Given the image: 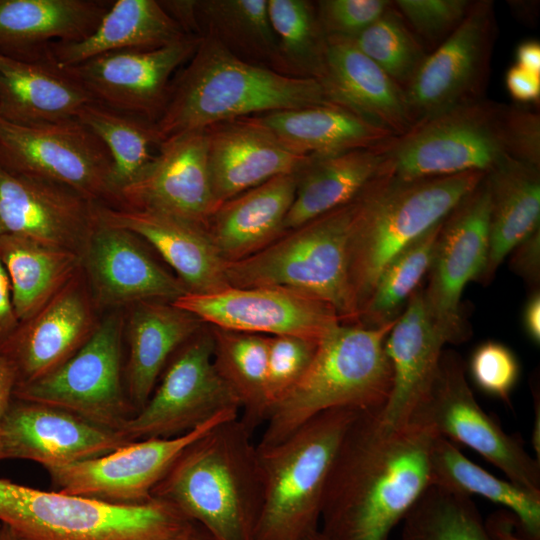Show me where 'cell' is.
I'll return each instance as SVG.
<instances>
[{
  "label": "cell",
  "mask_w": 540,
  "mask_h": 540,
  "mask_svg": "<svg viewBox=\"0 0 540 540\" xmlns=\"http://www.w3.org/2000/svg\"><path fill=\"white\" fill-rule=\"evenodd\" d=\"M16 375L9 361L0 353V461L2 454V426L5 415L14 397Z\"/></svg>",
  "instance_id": "cell-54"
},
{
  "label": "cell",
  "mask_w": 540,
  "mask_h": 540,
  "mask_svg": "<svg viewBox=\"0 0 540 540\" xmlns=\"http://www.w3.org/2000/svg\"><path fill=\"white\" fill-rule=\"evenodd\" d=\"M408 423L473 449L509 481L540 493V461L527 453L519 437L506 433L478 404L457 353L443 351L437 374Z\"/></svg>",
  "instance_id": "cell-12"
},
{
  "label": "cell",
  "mask_w": 540,
  "mask_h": 540,
  "mask_svg": "<svg viewBox=\"0 0 540 540\" xmlns=\"http://www.w3.org/2000/svg\"><path fill=\"white\" fill-rule=\"evenodd\" d=\"M208 164L218 204L282 174L298 172L312 156L300 155L249 117L205 129Z\"/></svg>",
  "instance_id": "cell-24"
},
{
  "label": "cell",
  "mask_w": 540,
  "mask_h": 540,
  "mask_svg": "<svg viewBox=\"0 0 540 540\" xmlns=\"http://www.w3.org/2000/svg\"><path fill=\"white\" fill-rule=\"evenodd\" d=\"M397 319L379 327L340 323L328 332L304 376L269 412L257 447L282 442L327 410L382 409L392 388L385 342Z\"/></svg>",
  "instance_id": "cell-5"
},
{
  "label": "cell",
  "mask_w": 540,
  "mask_h": 540,
  "mask_svg": "<svg viewBox=\"0 0 540 540\" xmlns=\"http://www.w3.org/2000/svg\"><path fill=\"white\" fill-rule=\"evenodd\" d=\"M112 2L0 0V55L23 61L46 59L52 44L89 37Z\"/></svg>",
  "instance_id": "cell-28"
},
{
  "label": "cell",
  "mask_w": 540,
  "mask_h": 540,
  "mask_svg": "<svg viewBox=\"0 0 540 540\" xmlns=\"http://www.w3.org/2000/svg\"><path fill=\"white\" fill-rule=\"evenodd\" d=\"M506 136L512 158L540 167L539 114L519 106H506Z\"/></svg>",
  "instance_id": "cell-49"
},
{
  "label": "cell",
  "mask_w": 540,
  "mask_h": 540,
  "mask_svg": "<svg viewBox=\"0 0 540 540\" xmlns=\"http://www.w3.org/2000/svg\"><path fill=\"white\" fill-rule=\"evenodd\" d=\"M0 523L25 540H177L195 522L156 498L113 504L0 478Z\"/></svg>",
  "instance_id": "cell-7"
},
{
  "label": "cell",
  "mask_w": 540,
  "mask_h": 540,
  "mask_svg": "<svg viewBox=\"0 0 540 540\" xmlns=\"http://www.w3.org/2000/svg\"><path fill=\"white\" fill-rule=\"evenodd\" d=\"M200 39L188 35L160 48L109 52L62 68L95 101L155 123L166 105L171 75L191 58Z\"/></svg>",
  "instance_id": "cell-18"
},
{
  "label": "cell",
  "mask_w": 540,
  "mask_h": 540,
  "mask_svg": "<svg viewBox=\"0 0 540 540\" xmlns=\"http://www.w3.org/2000/svg\"><path fill=\"white\" fill-rule=\"evenodd\" d=\"M177 540H215L203 527L194 523L193 526Z\"/></svg>",
  "instance_id": "cell-58"
},
{
  "label": "cell",
  "mask_w": 540,
  "mask_h": 540,
  "mask_svg": "<svg viewBox=\"0 0 540 540\" xmlns=\"http://www.w3.org/2000/svg\"><path fill=\"white\" fill-rule=\"evenodd\" d=\"M171 82L154 123L161 143L215 124L274 111L334 104L316 79L294 77L245 62L203 35Z\"/></svg>",
  "instance_id": "cell-3"
},
{
  "label": "cell",
  "mask_w": 540,
  "mask_h": 540,
  "mask_svg": "<svg viewBox=\"0 0 540 540\" xmlns=\"http://www.w3.org/2000/svg\"><path fill=\"white\" fill-rule=\"evenodd\" d=\"M130 307L124 380L129 400L138 412L174 353L205 324L169 301L147 300Z\"/></svg>",
  "instance_id": "cell-29"
},
{
  "label": "cell",
  "mask_w": 540,
  "mask_h": 540,
  "mask_svg": "<svg viewBox=\"0 0 540 540\" xmlns=\"http://www.w3.org/2000/svg\"><path fill=\"white\" fill-rule=\"evenodd\" d=\"M304 540H328L320 530H316L305 537Z\"/></svg>",
  "instance_id": "cell-60"
},
{
  "label": "cell",
  "mask_w": 540,
  "mask_h": 540,
  "mask_svg": "<svg viewBox=\"0 0 540 540\" xmlns=\"http://www.w3.org/2000/svg\"><path fill=\"white\" fill-rule=\"evenodd\" d=\"M249 118L289 149L305 156L374 148L396 138L336 104L274 111Z\"/></svg>",
  "instance_id": "cell-34"
},
{
  "label": "cell",
  "mask_w": 540,
  "mask_h": 540,
  "mask_svg": "<svg viewBox=\"0 0 540 540\" xmlns=\"http://www.w3.org/2000/svg\"><path fill=\"white\" fill-rule=\"evenodd\" d=\"M430 485L479 495L513 514L529 540H540V493L500 479L469 460L450 440L436 435L429 454Z\"/></svg>",
  "instance_id": "cell-37"
},
{
  "label": "cell",
  "mask_w": 540,
  "mask_h": 540,
  "mask_svg": "<svg viewBox=\"0 0 540 540\" xmlns=\"http://www.w3.org/2000/svg\"><path fill=\"white\" fill-rule=\"evenodd\" d=\"M267 6L282 73L321 83L326 74L327 37L318 20L315 2L267 0Z\"/></svg>",
  "instance_id": "cell-41"
},
{
  "label": "cell",
  "mask_w": 540,
  "mask_h": 540,
  "mask_svg": "<svg viewBox=\"0 0 540 540\" xmlns=\"http://www.w3.org/2000/svg\"><path fill=\"white\" fill-rule=\"evenodd\" d=\"M358 412L345 408L324 411L282 442L257 447L263 503L255 540H304L319 529L329 471Z\"/></svg>",
  "instance_id": "cell-8"
},
{
  "label": "cell",
  "mask_w": 540,
  "mask_h": 540,
  "mask_svg": "<svg viewBox=\"0 0 540 540\" xmlns=\"http://www.w3.org/2000/svg\"><path fill=\"white\" fill-rule=\"evenodd\" d=\"M400 540H496L470 496L430 485L402 520Z\"/></svg>",
  "instance_id": "cell-42"
},
{
  "label": "cell",
  "mask_w": 540,
  "mask_h": 540,
  "mask_svg": "<svg viewBox=\"0 0 540 540\" xmlns=\"http://www.w3.org/2000/svg\"><path fill=\"white\" fill-rule=\"evenodd\" d=\"M105 145L111 160V185L118 206L119 191L154 159L161 141L154 123L107 107L97 101L85 105L76 117Z\"/></svg>",
  "instance_id": "cell-40"
},
{
  "label": "cell",
  "mask_w": 540,
  "mask_h": 540,
  "mask_svg": "<svg viewBox=\"0 0 540 540\" xmlns=\"http://www.w3.org/2000/svg\"><path fill=\"white\" fill-rule=\"evenodd\" d=\"M495 33L493 3L473 2L463 21L427 55L404 89L414 126L481 99Z\"/></svg>",
  "instance_id": "cell-16"
},
{
  "label": "cell",
  "mask_w": 540,
  "mask_h": 540,
  "mask_svg": "<svg viewBox=\"0 0 540 540\" xmlns=\"http://www.w3.org/2000/svg\"><path fill=\"white\" fill-rule=\"evenodd\" d=\"M485 174L466 172L405 181L384 167L363 190L348 247V276L358 320L385 266L441 223Z\"/></svg>",
  "instance_id": "cell-4"
},
{
  "label": "cell",
  "mask_w": 540,
  "mask_h": 540,
  "mask_svg": "<svg viewBox=\"0 0 540 540\" xmlns=\"http://www.w3.org/2000/svg\"><path fill=\"white\" fill-rule=\"evenodd\" d=\"M96 203L43 179L0 165V235H18L80 251L98 222Z\"/></svg>",
  "instance_id": "cell-23"
},
{
  "label": "cell",
  "mask_w": 540,
  "mask_h": 540,
  "mask_svg": "<svg viewBox=\"0 0 540 540\" xmlns=\"http://www.w3.org/2000/svg\"><path fill=\"white\" fill-rule=\"evenodd\" d=\"M120 310L100 317L87 342L46 376L16 385L14 397L59 407L120 431L136 413L125 386Z\"/></svg>",
  "instance_id": "cell-10"
},
{
  "label": "cell",
  "mask_w": 540,
  "mask_h": 540,
  "mask_svg": "<svg viewBox=\"0 0 540 540\" xmlns=\"http://www.w3.org/2000/svg\"><path fill=\"white\" fill-rule=\"evenodd\" d=\"M296 184L297 172L278 175L217 207L206 230L226 263L253 255L284 233Z\"/></svg>",
  "instance_id": "cell-30"
},
{
  "label": "cell",
  "mask_w": 540,
  "mask_h": 540,
  "mask_svg": "<svg viewBox=\"0 0 540 540\" xmlns=\"http://www.w3.org/2000/svg\"><path fill=\"white\" fill-rule=\"evenodd\" d=\"M214 365L240 401L242 422L253 431L268 417V336L210 326Z\"/></svg>",
  "instance_id": "cell-39"
},
{
  "label": "cell",
  "mask_w": 540,
  "mask_h": 540,
  "mask_svg": "<svg viewBox=\"0 0 540 540\" xmlns=\"http://www.w3.org/2000/svg\"><path fill=\"white\" fill-rule=\"evenodd\" d=\"M97 217L102 223L128 230L150 244L189 293L208 294L229 286L226 262L204 226L157 211L100 204Z\"/></svg>",
  "instance_id": "cell-25"
},
{
  "label": "cell",
  "mask_w": 540,
  "mask_h": 540,
  "mask_svg": "<svg viewBox=\"0 0 540 540\" xmlns=\"http://www.w3.org/2000/svg\"><path fill=\"white\" fill-rule=\"evenodd\" d=\"M510 269L520 276L531 290L540 284V228L510 252Z\"/></svg>",
  "instance_id": "cell-50"
},
{
  "label": "cell",
  "mask_w": 540,
  "mask_h": 540,
  "mask_svg": "<svg viewBox=\"0 0 540 540\" xmlns=\"http://www.w3.org/2000/svg\"><path fill=\"white\" fill-rule=\"evenodd\" d=\"M186 36L158 1L117 0L89 37L54 43L47 55L59 67H69L109 52L160 48Z\"/></svg>",
  "instance_id": "cell-35"
},
{
  "label": "cell",
  "mask_w": 540,
  "mask_h": 540,
  "mask_svg": "<svg viewBox=\"0 0 540 540\" xmlns=\"http://www.w3.org/2000/svg\"><path fill=\"white\" fill-rule=\"evenodd\" d=\"M485 524L496 540H529L517 532V521L510 512L493 513Z\"/></svg>",
  "instance_id": "cell-55"
},
{
  "label": "cell",
  "mask_w": 540,
  "mask_h": 540,
  "mask_svg": "<svg viewBox=\"0 0 540 540\" xmlns=\"http://www.w3.org/2000/svg\"><path fill=\"white\" fill-rule=\"evenodd\" d=\"M506 106L479 99L415 125L389 142L385 168L405 181L487 173L510 156Z\"/></svg>",
  "instance_id": "cell-9"
},
{
  "label": "cell",
  "mask_w": 540,
  "mask_h": 540,
  "mask_svg": "<svg viewBox=\"0 0 540 540\" xmlns=\"http://www.w3.org/2000/svg\"><path fill=\"white\" fill-rule=\"evenodd\" d=\"M469 370L479 389L505 402L509 401L520 374L513 351L496 341L484 342L474 350Z\"/></svg>",
  "instance_id": "cell-46"
},
{
  "label": "cell",
  "mask_w": 540,
  "mask_h": 540,
  "mask_svg": "<svg viewBox=\"0 0 540 540\" xmlns=\"http://www.w3.org/2000/svg\"><path fill=\"white\" fill-rule=\"evenodd\" d=\"M215 540H255L263 475L252 432L240 417L189 444L152 490Z\"/></svg>",
  "instance_id": "cell-2"
},
{
  "label": "cell",
  "mask_w": 540,
  "mask_h": 540,
  "mask_svg": "<svg viewBox=\"0 0 540 540\" xmlns=\"http://www.w3.org/2000/svg\"><path fill=\"white\" fill-rule=\"evenodd\" d=\"M18 324L12 303L10 280L0 258V344L13 333Z\"/></svg>",
  "instance_id": "cell-53"
},
{
  "label": "cell",
  "mask_w": 540,
  "mask_h": 540,
  "mask_svg": "<svg viewBox=\"0 0 540 540\" xmlns=\"http://www.w3.org/2000/svg\"><path fill=\"white\" fill-rule=\"evenodd\" d=\"M158 2L187 35L201 37L196 14V0H161Z\"/></svg>",
  "instance_id": "cell-52"
},
{
  "label": "cell",
  "mask_w": 540,
  "mask_h": 540,
  "mask_svg": "<svg viewBox=\"0 0 540 540\" xmlns=\"http://www.w3.org/2000/svg\"><path fill=\"white\" fill-rule=\"evenodd\" d=\"M490 193L489 245L477 279L487 285L510 252L540 228V167L510 156L486 173Z\"/></svg>",
  "instance_id": "cell-33"
},
{
  "label": "cell",
  "mask_w": 540,
  "mask_h": 540,
  "mask_svg": "<svg viewBox=\"0 0 540 540\" xmlns=\"http://www.w3.org/2000/svg\"><path fill=\"white\" fill-rule=\"evenodd\" d=\"M0 258L19 322L39 311L81 272L78 252L18 235H0Z\"/></svg>",
  "instance_id": "cell-36"
},
{
  "label": "cell",
  "mask_w": 540,
  "mask_h": 540,
  "mask_svg": "<svg viewBox=\"0 0 540 540\" xmlns=\"http://www.w3.org/2000/svg\"><path fill=\"white\" fill-rule=\"evenodd\" d=\"M196 14L201 37L209 35L237 58L282 73L267 0H196Z\"/></svg>",
  "instance_id": "cell-38"
},
{
  "label": "cell",
  "mask_w": 540,
  "mask_h": 540,
  "mask_svg": "<svg viewBox=\"0 0 540 540\" xmlns=\"http://www.w3.org/2000/svg\"><path fill=\"white\" fill-rule=\"evenodd\" d=\"M227 410L183 435L135 440L99 457L46 469L55 491L113 504H141L182 451L217 424L238 417Z\"/></svg>",
  "instance_id": "cell-15"
},
{
  "label": "cell",
  "mask_w": 540,
  "mask_h": 540,
  "mask_svg": "<svg viewBox=\"0 0 540 540\" xmlns=\"http://www.w3.org/2000/svg\"><path fill=\"white\" fill-rule=\"evenodd\" d=\"M0 165L65 186L96 204L117 207L110 154L77 118L35 125L0 118Z\"/></svg>",
  "instance_id": "cell-11"
},
{
  "label": "cell",
  "mask_w": 540,
  "mask_h": 540,
  "mask_svg": "<svg viewBox=\"0 0 540 540\" xmlns=\"http://www.w3.org/2000/svg\"><path fill=\"white\" fill-rule=\"evenodd\" d=\"M522 324L528 338L535 344L540 343V291L532 290L522 313Z\"/></svg>",
  "instance_id": "cell-56"
},
{
  "label": "cell",
  "mask_w": 540,
  "mask_h": 540,
  "mask_svg": "<svg viewBox=\"0 0 540 540\" xmlns=\"http://www.w3.org/2000/svg\"><path fill=\"white\" fill-rule=\"evenodd\" d=\"M442 222L403 249L385 266L357 324L379 327L400 316L409 298L428 274Z\"/></svg>",
  "instance_id": "cell-43"
},
{
  "label": "cell",
  "mask_w": 540,
  "mask_h": 540,
  "mask_svg": "<svg viewBox=\"0 0 540 540\" xmlns=\"http://www.w3.org/2000/svg\"><path fill=\"white\" fill-rule=\"evenodd\" d=\"M352 41L403 89L428 55L393 2Z\"/></svg>",
  "instance_id": "cell-44"
},
{
  "label": "cell",
  "mask_w": 540,
  "mask_h": 540,
  "mask_svg": "<svg viewBox=\"0 0 540 540\" xmlns=\"http://www.w3.org/2000/svg\"><path fill=\"white\" fill-rule=\"evenodd\" d=\"M473 2L467 0H396L393 5L423 38H447L466 17Z\"/></svg>",
  "instance_id": "cell-47"
},
{
  "label": "cell",
  "mask_w": 540,
  "mask_h": 540,
  "mask_svg": "<svg viewBox=\"0 0 540 540\" xmlns=\"http://www.w3.org/2000/svg\"><path fill=\"white\" fill-rule=\"evenodd\" d=\"M318 343L319 341L293 335L268 336L266 366L268 415L304 376L315 356Z\"/></svg>",
  "instance_id": "cell-45"
},
{
  "label": "cell",
  "mask_w": 540,
  "mask_h": 540,
  "mask_svg": "<svg viewBox=\"0 0 540 540\" xmlns=\"http://www.w3.org/2000/svg\"><path fill=\"white\" fill-rule=\"evenodd\" d=\"M390 141L374 148L312 156L297 172L294 200L284 220V232L358 197L383 172Z\"/></svg>",
  "instance_id": "cell-32"
},
{
  "label": "cell",
  "mask_w": 540,
  "mask_h": 540,
  "mask_svg": "<svg viewBox=\"0 0 540 540\" xmlns=\"http://www.w3.org/2000/svg\"><path fill=\"white\" fill-rule=\"evenodd\" d=\"M80 272L0 344L16 385L38 380L71 358L93 334L100 318Z\"/></svg>",
  "instance_id": "cell-22"
},
{
  "label": "cell",
  "mask_w": 540,
  "mask_h": 540,
  "mask_svg": "<svg viewBox=\"0 0 540 540\" xmlns=\"http://www.w3.org/2000/svg\"><path fill=\"white\" fill-rule=\"evenodd\" d=\"M326 37V74L321 84L330 100L394 137L408 133L414 123L404 89L352 39Z\"/></svg>",
  "instance_id": "cell-26"
},
{
  "label": "cell",
  "mask_w": 540,
  "mask_h": 540,
  "mask_svg": "<svg viewBox=\"0 0 540 540\" xmlns=\"http://www.w3.org/2000/svg\"><path fill=\"white\" fill-rule=\"evenodd\" d=\"M81 272L98 307L118 309L141 301L173 302L187 293L134 233L99 221L80 251Z\"/></svg>",
  "instance_id": "cell-20"
},
{
  "label": "cell",
  "mask_w": 540,
  "mask_h": 540,
  "mask_svg": "<svg viewBox=\"0 0 540 540\" xmlns=\"http://www.w3.org/2000/svg\"><path fill=\"white\" fill-rule=\"evenodd\" d=\"M0 540H25L8 525L0 523Z\"/></svg>",
  "instance_id": "cell-59"
},
{
  "label": "cell",
  "mask_w": 540,
  "mask_h": 540,
  "mask_svg": "<svg viewBox=\"0 0 540 540\" xmlns=\"http://www.w3.org/2000/svg\"><path fill=\"white\" fill-rule=\"evenodd\" d=\"M358 197L284 232L251 256L227 262L228 285L287 289L330 305L342 323L357 324L358 311L348 276V247Z\"/></svg>",
  "instance_id": "cell-6"
},
{
  "label": "cell",
  "mask_w": 540,
  "mask_h": 540,
  "mask_svg": "<svg viewBox=\"0 0 540 540\" xmlns=\"http://www.w3.org/2000/svg\"><path fill=\"white\" fill-rule=\"evenodd\" d=\"M505 82L509 94L514 100L523 104L539 102L540 75L514 65L507 71Z\"/></svg>",
  "instance_id": "cell-51"
},
{
  "label": "cell",
  "mask_w": 540,
  "mask_h": 540,
  "mask_svg": "<svg viewBox=\"0 0 540 540\" xmlns=\"http://www.w3.org/2000/svg\"><path fill=\"white\" fill-rule=\"evenodd\" d=\"M489 216L490 193L484 176L442 222L423 300L433 327L446 344L461 343L470 335L461 296L485 267Z\"/></svg>",
  "instance_id": "cell-14"
},
{
  "label": "cell",
  "mask_w": 540,
  "mask_h": 540,
  "mask_svg": "<svg viewBox=\"0 0 540 540\" xmlns=\"http://www.w3.org/2000/svg\"><path fill=\"white\" fill-rule=\"evenodd\" d=\"M218 206L204 129L164 140L150 164L119 191L116 208L157 211L206 228Z\"/></svg>",
  "instance_id": "cell-19"
},
{
  "label": "cell",
  "mask_w": 540,
  "mask_h": 540,
  "mask_svg": "<svg viewBox=\"0 0 540 540\" xmlns=\"http://www.w3.org/2000/svg\"><path fill=\"white\" fill-rule=\"evenodd\" d=\"M227 410L240 412V401L214 365L205 324L174 353L146 404L120 432L130 441L172 438Z\"/></svg>",
  "instance_id": "cell-13"
},
{
  "label": "cell",
  "mask_w": 540,
  "mask_h": 540,
  "mask_svg": "<svg viewBox=\"0 0 540 540\" xmlns=\"http://www.w3.org/2000/svg\"><path fill=\"white\" fill-rule=\"evenodd\" d=\"M516 65L528 72L540 75V43L536 40L520 43L516 49Z\"/></svg>",
  "instance_id": "cell-57"
},
{
  "label": "cell",
  "mask_w": 540,
  "mask_h": 540,
  "mask_svg": "<svg viewBox=\"0 0 540 540\" xmlns=\"http://www.w3.org/2000/svg\"><path fill=\"white\" fill-rule=\"evenodd\" d=\"M94 101L77 79L49 58L23 61L0 55V118L8 122L68 120Z\"/></svg>",
  "instance_id": "cell-31"
},
{
  "label": "cell",
  "mask_w": 540,
  "mask_h": 540,
  "mask_svg": "<svg viewBox=\"0 0 540 540\" xmlns=\"http://www.w3.org/2000/svg\"><path fill=\"white\" fill-rule=\"evenodd\" d=\"M381 409L348 426L327 478L319 530L328 540H388L430 486V429L386 425Z\"/></svg>",
  "instance_id": "cell-1"
},
{
  "label": "cell",
  "mask_w": 540,
  "mask_h": 540,
  "mask_svg": "<svg viewBox=\"0 0 540 540\" xmlns=\"http://www.w3.org/2000/svg\"><path fill=\"white\" fill-rule=\"evenodd\" d=\"M129 442L120 431L65 409L15 397L2 426L3 460H29L45 469L93 459Z\"/></svg>",
  "instance_id": "cell-21"
},
{
  "label": "cell",
  "mask_w": 540,
  "mask_h": 540,
  "mask_svg": "<svg viewBox=\"0 0 540 540\" xmlns=\"http://www.w3.org/2000/svg\"><path fill=\"white\" fill-rule=\"evenodd\" d=\"M173 303L204 324L264 336L293 335L320 341L341 322L328 304L274 287H226L185 293Z\"/></svg>",
  "instance_id": "cell-17"
},
{
  "label": "cell",
  "mask_w": 540,
  "mask_h": 540,
  "mask_svg": "<svg viewBox=\"0 0 540 540\" xmlns=\"http://www.w3.org/2000/svg\"><path fill=\"white\" fill-rule=\"evenodd\" d=\"M387 0H320L315 2L326 36L353 39L380 18L391 5Z\"/></svg>",
  "instance_id": "cell-48"
},
{
  "label": "cell",
  "mask_w": 540,
  "mask_h": 540,
  "mask_svg": "<svg viewBox=\"0 0 540 540\" xmlns=\"http://www.w3.org/2000/svg\"><path fill=\"white\" fill-rule=\"evenodd\" d=\"M444 339L433 327L420 286L391 329L385 350L392 367V388L380 410L388 426L401 427L431 386L440 364Z\"/></svg>",
  "instance_id": "cell-27"
}]
</instances>
